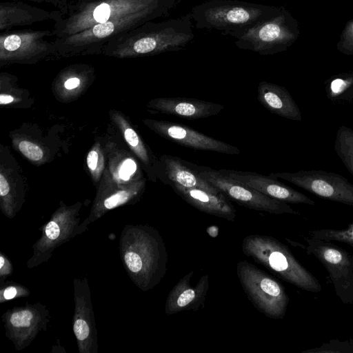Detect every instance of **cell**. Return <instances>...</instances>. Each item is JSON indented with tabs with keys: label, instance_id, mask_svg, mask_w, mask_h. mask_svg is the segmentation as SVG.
Here are the masks:
<instances>
[{
	"label": "cell",
	"instance_id": "ac0fdd59",
	"mask_svg": "<svg viewBox=\"0 0 353 353\" xmlns=\"http://www.w3.org/2000/svg\"><path fill=\"white\" fill-rule=\"evenodd\" d=\"M193 274V271L188 272L171 290L165 302L166 314H174L184 310H197L203 305L209 287V277L205 274L195 285H192L191 279Z\"/></svg>",
	"mask_w": 353,
	"mask_h": 353
},
{
	"label": "cell",
	"instance_id": "484cf974",
	"mask_svg": "<svg viewBox=\"0 0 353 353\" xmlns=\"http://www.w3.org/2000/svg\"><path fill=\"white\" fill-rule=\"evenodd\" d=\"M310 236L326 241L347 244L353 248V223L341 230L316 229L308 232Z\"/></svg>",
	"mask_w": 353,
	"mask_h": 353
},
{
	"label": "cell",
	"instance_id": "5b68a950",
	"mask_svg": "<svg viewBox=\"0 0 353 353\" xmlns=\"http://www.w3.org/2000/svg\"><path fill=\"white\" fill-rule=\"evenodd\" d=\"M242 250L245 255L296 288L313 293L322 291V286L315 276L276 239L265 235H249L243 240Z\"/></svg>",
	"mask_w": 353,
	"mask_h": 353
},
{
	"label": "cell",
	"instance_id": "5bb4252c",
	"mask_svg": "<svg viewBox=\"0 0 353 353\" xmlns=\"http://www.w3.org/2000/svg\"><path fill=\"white\" fill-rule=\"evenodd\" d=\"M79 222V219L71 213L53 216L43 227L41 238L33 245V254L27 263L28 267L34 268L46 262L57 247L83 232L88 223Z\"/></svg>",
	"mask_w": 353,
	"mask_h": 353
},
{
	"label": "cell",
	"instance_id": "4dcf8cb0",
	"mask_svg": "<svg viewBox=\"0 0 353 353\" xmlns=\"http://www.w3.org/2000/svg\"><path fill=\"white\" fill-rule=\"evenodd\" d=\"M29 290L19 285H6L1 291V303H2L4 301H8L14 298L20 296H26L29 294Z\"/></svg>",
	"mask_w": 353,
	"mask_h": 353
},
{
	"label": "cell",
	"instance_id": "d6a6232c",
	"mask_svg": "<svg viewBox=\"0 0 353 353\" xmlns=\"http://www.w3.org/2000/svg\"><path fill=\"white\" fill-rule=\"evenodd\" d=\"M12 272V265L9 259L3 254L1 253L0 256V276L1 281L3 282V280L10 275Z\"/></svg>",
	"mask_w": 353,
	"mask_h": 353
},
{
	"label": "cell",
	"instance_id": "8fae6325",
	"mask_svg": "<svg viewBox=\"0 0 353 353\" xmlns=\"http://www.w3.org/2000/svg\"><path fill=\"white\" fill-rule=\"evenodd\" d=\"M269 176L285 180L322 199L353 206V184L339 174L312 170Z\"/></svg>",
	"mask_w": 353,
	"mask_h": 353
},
{
	"label": "cell",
	"instance_id": "1f68e13d",
	"mask_svg": "<svg viewBox=\"0 0 353 353\" xmlns=\"http://www.w3.org/2000/svg\"><path fill=\"white\" fill-rule=\"evenodd\" d=\"M137 169L136 163L134 161L129 159L125 160L119 170V176L123 180L129 179L132 174H133Z\"/></svg>",
	"mask_w": 353,
	"mask_h": 353
},
{
	"label": "cell",
	"instance_id": "603a6c76",
	"mask_svg": "<svg viewBox=\"0 0 353 353\" xmlns=\"http://www.w3.org/2000/svg\"><path fill=\"white\" fill-rule=\"evenodd\" d=\"M51 19V12L23 1L0 3L1 32L14 27L30 26Z\"/></svg>",
	"mask_w": 353,
	"mask_h": 353
},
{
	"label": "cell",
	"instance_id": "e575fe53",
	"mask_svg": "<svg viewBox=\"0 0 353 353\" xmlns=\"http://www.w3.org/2000/svg\"><path fill=\"white\" fill-rule=\"evenodd\" d=\"M10 192V186L4 176L0 174V195L3 197L8 195Z\"/></svg>",
	"mask_w": 353,
	"mask_h": 353
},
{
	"label": "cell",
	"instance_id": "4316f807",
	"mask_svg": "<svg viewBox=\"0 0 353 353\" xmlns=\"http://www.w3.org/2000/svg\"><path fill=\"white\" fill-rule=\"evenodd\" d=\"M304 353H353V339H332L320 347L303 351Z\"/></svg>",
	"mask_w": 353,
	"mask_h": 353
},
{
	"label": "cell",
	"instance_id": "8992f818",
	"mask_svg": "<svg viewBox=\"0 0 353 353\" xmlns=\"http://www.w3.org/2000/svg\"><path fill=\"white\" fill-rule=\"evenodd\" d=\"M171 6L153 8L97 24L79 33L54 39L57 55L101 53L103 47L115 38L140 25L170 14Z\"/></svg>",
	"mask_w": 353,
	"mask_h": 353
},
{
	"label": "cell",
	"instance_id": "9a60e30c",
	"mask_svg": "<svg viewBox=\"0 0 353 353\" xmlns=\"http://www.w3.org/2000/svg\"><path fill=\"white\" fill-rule=\"evenodd\" d=\"M75 309L73 332L81 353L98 352L97 331L88 280H74Z\"/></svg>",
	"mask_w": 353,
	"mask_h": 353
},
{
	"label": "cell",
	"instance_id": "2e32d148",
	"mask_svg": "<svg viewBox=\"0 0 353 353\" xmlns=\"http://www.w3.org/2000/svg\"><path fill=\"white\" fill-rule=\"evenodd\" d=\"M150 124L161 136L184 147L227 154H239L241 152L236 146L215 139L181 123L151 121Z\"/></svg>",
	"mask_w": 353,
	"mask_h": 353
},
{
	"label": "cell",
	"instance_id": "9c48e42d",
	"mask_svg": "<svg viewBox=\"0 0 353 353\" xmlns=\"http://www.w3.org/2000/svg\"><path fill=\"white\" fill-rule=\"evenodd\" d=\"M301 246L312 255L328 272L335 293L346 305H353V254L331 241L304 237Z\"/></svg>",
	"mask_w": 353,
	"mask_h": 353
},
{
	"label": "cell",
	"instance_id": "836d02e7",
	"mask_svg": "<svg viewBox=\"0 0 353 353\" xmlns=\"http://www.w3.org/2000/svg\"><path fill=\"white\" fill-rule=\"evenodd\" d=\"M98 157L99 155L95 150L90 151L87 156V165L92 171L97 168Z\"/></svg>",
	"mask_w": 353,
	"mask_h": 353
},
{
	"label": "cell",
	"instance_id": "4fadbf2b",
	"mask_svg": "<svg viewBox=\"0 0 353 353\" xmlns=\"http://www.w3.org/2000/svg\"><path fill=\"white\" fill-rule=\"evenodd\" d=\"M49 316V311L39 303L15 307L3 315L6 334L17 350H22L41 330H46Z\"/></svg>",
	"mask_w": 353,
	"mask_h": 353
},
{
	"label": "cell",
	"instance_id": "7a4b0ae2",
	"mask_svg": "<svg viewBox=\"0 0 353 353\" xmlns=\"http://www.w3.org/2000/svg\"><path fill=\"white\" fill-rule=\"evenodd\" d=\"M120 255L132 282L148 291L160 283L167 272L168 256L158 230L148 225H128L119 241Z\"/></svg>",
	"mask_w": 353,
	"mask_h": 353
},
{
	"label": "cell",
	"instance_id": "52a82bcc",
	"mask_svg": "<svg viewBox=\"0 0 353 353\" xmlns=\"http://www.w3.org/2000/svg\"><path fill=\"white\" fill-rule=\"evenodd\" d=\"M298 21L282 6L281 10L248 30L234 41L240 50L261 55H273L286 51L299 39Z\"/></svg>",
	"mask_w": 353,
	"mask_h": 353
},
{
	"label": "cell",
	"instance_id": "44dd1931",
	"mask_svg": "<svg viewBox=\"0 0 353 353\" xmlns=\"http://www.w3.org/2000/svg\"><path fill=\"white\" fill-rule=\"evenodd\" d=\"M170 186L185 201L199 210L228 221H234L236 210L223 193L216 194L203 189L186 188L176 184Z\"/></svg>",
	"mask_w": 353,
	"mask_h": 353
},
{
	"label": "cell",
	"instance_id": "d6986e66",
	"mask_svg": "<svg viewBox=\"0 0 353 353\" xmlns=\"http://www.w3.org/2000/svg\"><path fill=\"white\" fill-rule=\"evenodd\" d=\"M150 105L163 114L188 120L208 118L224 109L219 103L186 97L159 98L153 100Z\"/></svg>",
	"mask_w": 353,
	"mask_h": 353
},
{
	"label": "cell",
	"instance_id": "ffe728a7",
	"mask_svg": "<svg viewBox=\"0 0 353 353\" xmlns=\"http://www.w3.org/2000/svg\"><path fill=\"white\" fill-rule=\"evenodd\" d=\"M163 180L170 185L203 189L214 194H222L218 188L200 176L197 165L178 157L164 155L161 162Z\"/></svg>",
	"mask_w": 353,
	"mask_h": 353
},
{
	"label": "cell",
	"instance_id": "f1b7e54d",
	"mask_svg": "<svg viewBox=\"0 0 353 353\" xmlns=\"http://www.w3.org/2000/svg\"><path fill=\"white\" fill-rule=\"evenodd\" d=\"M134 194L127 190L119 191L106 198L103 203L105 210H112L125 203Z\"/></svg>",
	"mask_w": 353,
	"mask_h": 353
},
{
	"label": "cell",
	"instance_id": "6da1fadb",
	"mask_svg": "<svg viewBox=\"0 0 353 353\" xmlns=\"http://www.w3.org/2000/svg\"><path fill=\"white\" fill-rule=\"evenodd\" d=\"M190 13L163 21H148L106 44L101 53L120 58L184 50L193 40Z\"/></svg>",
	"mask_w": 353,
	"mask_h": 353
},
{
	"label": "cell",
	"instance_id": "f546056e",
	"mask_svg": "<svg viewBox=\"0 0 353 353\" xmlns=\"http://www.w3.org/2000/svg\"><path fill=\"white\" fill-rule=\"evenodd\" d=\"M19 149L25 157L34 161L40 160L43 156L42 150L37 145L28 141H21Z\"/></svg>",
	"mask_w": 353,
	"mask_h": 353
},
{
	"label": "cell",
	"instance_id": "cb8c5ba5",
	"mask_svg": "<svg viewBox=\"0 0 353 353\" xmlns=\"http://www.w3.org/2000/svg\"><path fill=\"white\" fill-rule=\"evenodd\" d=\"M327 98L334 103L353 102V71L334 75L325 81Z\"/></svg>",
	"mask_w": 353,
	"mask_h": 353
},
{
	"label": "cell",
	"instance_id": "74e56055",
	"mask_svg": "<svg viewBox=\"0 0 353 353\" xmlns=\"http://www.w3.org/2000/svg\"><path fill=\"white\" fill-rule=\"evenodd\" d=\"M13 101L12 97L7 94H1L0 96V103L7 104L11 103Z\"/></svg>",
	"mask_w": 353,
	"mask_h": 353
},
{
	"label": "cell",
	"instance_id": "83f0119b",
	"mask_svg": "<svg viewBox=\"0 0 353 353\" xmlns=\"http://www.w3.org/2000/svg\"><path fill=\"white\" fill-rule=\"evenodd\" d=\"M336 49L345 55H353V19L345 25L336 43Z\"/></svg>",
	"mask_w": 353,
	"mask_h": 353
},
{
	"label": "cell",
	"instance_id": "277c9868",
	"mask_svg": "<svg viewBox=\"0 0 353 353\" xmlns=\"http://www.w3.org/2000/svg\"><path fill=\"white\" fill-rule=\"evenodd\" d=\"M281 8L239 0H207L193 6L190 13L196 28L217 30L237 39Z\"/></svg>",
	"mask_w": 353,
	"mask_h": 353
},
{
	"label": "cell",
	"instance_id": "30bf717a",
	"mask_svg": "<svg viewBox=\"0 0 353 353\" xmlns=\"http://www.w3.org/2000/svg\"><path fill=\"white\" fill-rule=\"evenodd\" d=\"M197 170L201 177L239 205L275 214H299L298 211L294 210L287 203L270 197L219 170L198 165Z\"/></svg>",
	"mask_w": 353,
	"mask_h": 353
},
{
	"label": "cell",
	"instance_id": "7402d4cb",
	"mask_svg": "<svg viewBox=\"0 0 353 353\" xmlns=\"http://www.w3.org/2000/svg\"><path fill=\"white\" fill-rule=\"evenodd\" d=\"M257 99L272 114L293 121L302 120L298 105L283 86L262 81L257 88Z\"/></svg>",
	"mask_w": 353,
	"mask_h": 353
},
{
	"label": "cell",
	"instance_id": "e0dca14e",
	"mask_svg": "<svg viewBox=\"0 0 353 353\" xmlns=\"http://www.w3.org/2000/svg\"><path fill=\"white\" fill-rule=\"evenodd\" d=\"M235 181L270 197L290 203L314 205L315 201L302 192L284 184L277 179L254 172L232 170H218Z\"/></svg>",
	"mask_w": 353,
	"mask_h": 353
},
{
	"label": "cell",
	"instance_id": "d4e9b609",
	"mask_svg": "<svg viewBox=\"0 0 353 353\" xmlns=\"http://www.w3.org/2000/svg\"><path fill=\"white\" fill-rule=\"evenodd\" d=\"M334 148L343 165L353 176V130L340 125L336 134Z\"/></svg>",
	"mask_w": 353,
	"mask_h": 353
},
{
	"label": "cell",
	"instance_id": "8d00e7d4",
	"mask_svg": "<svg viewBox=\"0 0 353 353\" xmlns=\"http://www.w3.org/2000/svg\"><path fill=\"white\" fill-rule=\"evenodd\" d=\"M80 84V79L77 77H71L67 79L64 83V86L68 90H72L78 87Z\"/></svg>",
	"mask_w": 353,
	"mask_h": 353
},
{
	"label": "cell",
	"instance_id": "3957f363",
	"mask_svg": "<svg viewBox=\"0 0 353 353\" xmlns=\"http://www.w3.org/2000/svg\"><path fill=\"white\" fill-rule=\"evenodd\" d=\"M181 0H67L51 12L54 39L79 33L97 24L161 7L176 8Z\"/></svg>",
	"mask_w": 353,
	"mask_h": 353
},
{
	"label": "cell",
	"instance_id": "7c38bea8",
	"mask_svg": "<svg viewBox=\"0 0 353 353\" xmlns=\"http://www.w3.org/2000/svg\"><path fill=\"white\" fill-rule=\"evenodd\" d=\"M52 30H20L1 32L0 34V60L11 61H34L50 54L57 55Z\"/></svg>",
	"mask_w": 353,
	"mask_h": 353
},
{
	"label": "cell",
	"instance_id": "d590c367",
	"mask_svg": "<svg viewBox=\"0 0 353 353\" xmlns=\"http://www.w3.org/2000/svg\"><path fill=\"white\" fill-rule=\"evenodd\" d=\"M22 1H32V2H37V3H45L47 4H50L52 6L55 7L57 9L62 7L67 0H22Z\"/></svg>",
	"mask_w": 353,
	"mask_h": 353
},
{
	"label": "cell",
	"instance_id": "ba28073f",
	"mask_svg": "<svg viewBox=\"0 0 353 353\" xmlns=\"http://www.w3.org/2000/svg\"><path fill=\"white\" fill-rule=\"evenodd\" d=\"M236 274L248 299L267 317L281 319L286 313L289 296L282 284L246 261L236 265Z\"/></svg>",
	"mask_w": 353,
	"mask_h": 353
}]
</instances>
